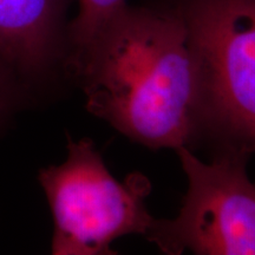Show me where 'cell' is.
<instances>
[{"mask_svg": "<svg viewBox=\"0 0 255 255\" xmlns=\"http://www.w3.org/2000/svg\"><path fill=\"white\" fill-rule=\"evenodd\" d=\"M87 109L149 148L186 146L200 119L196 64L174 7L126 5L66 65Z\"/></svg>", "mask_w": 255, "mask_h": 255, "instance_id": "6da1fadb", "label": "cell"}, {"mask_svg": "<svg viewBox=\"0 0 255 255\" xmlns=\"http://www.w3.org/2000/svg\"><path fill=\"white\" fill-rule=\"evenodd\" d=\"M38 180L52 212L55 255L115 254L116 239L146 237L156 221L145 207L148 178L132 173L117 181L89 138L69 136L65 161L40 169Z\"/></svg>", "mask_w": 255, "mask_h": 255, "instance_id": "7a4b0ae2", "label": "cell"}, {"mask_svg": "<svg viewBox=\"0 0 255 255\" xmlns=\"http://www.w3.org/2000/svg\"><path fill=\"white\" fill-rule=\"evenodd\" d=\"M196 64L200 119L255 152V0H178Z\"/></svg>", "mask_w": 255, "mask_h": 255, "instance_id": "3957f363", "label": "cell"}, {"mask_svg": "<svg viewBox=\"0 0 255 255\" xmlns=\"http://www.w3.org/2000/svg\"><path fill=\"white\" fill-rule=\"evenodd\" d=\"M188 177L180 214L156 220L146 235L165 254L255 255V183L246 149L232 146L205 163L186 146L176 149Z\"/></svg>", "mask_w": 255, "mask_h": 255, "instance_id": "277c9868", "label": "cell"}, {"mask_svg": "<svg viewBox=\"0 0 255 255\" xmlns=\"http://www.w3.org/2000/svg\"><path fill=\"white\" fill-rule=\"evenodd\" d=\"M68 0H0V56L28 89L68 53Z\"/></svg>", "mask_w": 255, "mask_h": 255, "instance_id": "5b68a950", "label": "cell"}, {"mask_svg": "<svg viewBox=\"0 0 255 255\" xmlns=\"http://www.w3.org/2000/svg\"><path fill=\"white\" fill-rule=\"evenodd\" d=\"M78 14L68 26L65 65L81 55L104 25L127 5L126 0H78Z\"/></svg>", "mask_w": 255, "mask_h": 255, "instance_id": "8992f818", "label": "cell"}, {"mask_svg": "<svg viewBox=\"0 0 255 255\" xmlns=\"http://www.w3.org/2000/svg\"><path fill=\"white\" fill-rule=\"evenodd\" d=\"M28 89L7 62L0 56V130L28 98Z\"/></svg>", "mask_w": 255, "mask_h": 255, "instance_id": "52a82bcc", "label": "cell"}]
</instances>
